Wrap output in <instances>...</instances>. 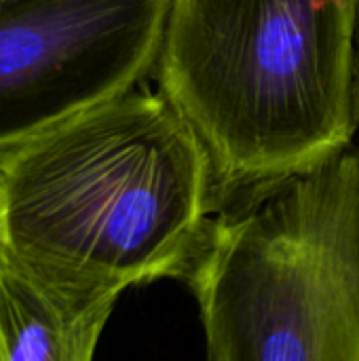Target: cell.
Wrapping results in <instances>:
<instances>
[{
    "mask_svg": "<svg viewBox=\"0 0 359 361\" xmlns=\"http://www.w3.org/2000/svg\"><path fill=\"white\" fill-rule=\"evenodd\" d=\"M184 281L209 361H359V148L216 218Z\"/></svg>",
    "mask_w": 359,
    "mask_h": 361,
    "instance_id": "3957f363",
    "label": "cell"
},
{
    "mask_svg": "<svg viewBox=\"0 0 359 361\" xmlns=\"http://www.w3.org/2000/svg\"><path fill=\"white\" fill-rule=\"evenodd\" d=\"M212 157L159 91H129L0 150V262L55 298L182 279L216 218Z\"/></svg>",
    "mask_w": 359,
    "mask_h": 361,
    "instance_id": "6da1fadb",
    "label": "cell"
},
{
    "mask_svg": "<svg viewBox=\"0 0 359 361\" xmlns=\"http://www.w3.org/2000/svg\"><path fill=\"white\" fill-rule=\"evenodd\" d=\"M353 114L359 125V27H358V59H355V87H353Z\"/></svg>",
    "mask_w": 359,
    "mask_h": 361,
    "instance_id": "8992f818",
    "label": "cell"
},
{
    "mask_svg": "<svg viewBox=\"0 0 359 361\" xmlns=\"http://www.w3.org/2000/svg\"><path fill=\"white\" fill-rule=\"evenodd\" d=\"M114 307L55 298L0 262V361H93Z\"/></svg>",
    "mask_w": 359,
    "mask_h": 361,
    "instance_id": "5b68a950",
    "label": "cell"
},
{
    "mask_svg": "<svg viewBox=\"0 0 359 361\" xmlns=\"http://www.w3.org/2000/svg\"><path fill=\"white\" fill-rule=\"evenodd\" d=\"M358 27L359 0H174L159 91L203 140L220 197L349 148Z\"/></svg>",
    "mask_w": 359,
    "mask_h": 361,
    "instance_id": "7a4b0ae2",
    "label": "cell"
},
{
    "mask_svg": "<svg viewBox=\"0 0 359 361\" xmlns=\"http://www.w3.org/2000/svg\"><path fill=\"white\" fill-rule=\"evenodd\" d=\"M0 4H2V0H0Z\"/></svg>",
    "mask_w": 359,
    "mask_h": 361,
    "instance_id": "52a82bcc",
    "label": "cell"
},
{
    "mask_svg": "<svg viewBox=\"0 0 359 361\" xmlns=\"http://www.w3.org/2000/svg\"><path fill=\"white\" fill-rule=\"evenodd\" d=\"M174 0H2L0 150L133 91Z\"/></svg>",
    "mask_w": 359,
    "mask_h": 361,
    "instance_id": "277c9868",
    "label": "cell"
}]
</instances>
